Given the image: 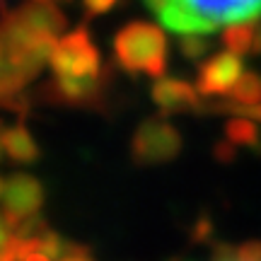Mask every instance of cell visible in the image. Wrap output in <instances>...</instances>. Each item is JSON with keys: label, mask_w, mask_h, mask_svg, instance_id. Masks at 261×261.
<instances>
[{"label": "cell", "mask_w": 261, "mask_h": 261, "mask_svg": "<svg viewBox=\"0 0 261 261\" xmlns=\"http://www.w3.org/2000/svg\"><path fill=\"white\" fill-rule=\"evenodd\" d=\"M227 99L237 104H261V77L256 73H242Z\"/></svg>", "instance_id": "cell-14"}, {"label": "cell", "mask_w": 261, "mask_h": 261, "mask_svg": "<svg viewBox=\"0 0 261 261\" xmlns=\"http://www.w3.org/2000/svg\"><path fill=\"white\" fill-rule=\"evenodd\" d=\"M256 32H259V22L256 19H244V22H232L223 27V46L227 51H232L237 56L252 54L254 44H256Z\"/></svg>", "instance_id": "cell-12"}, {"label": "cell", "mask_w": 261, "mask_h": 261, "mask_svg": "<svg viewBox=\"0 0 261 261\" xmlns=\"http://www.w3.org/2000/svg\"><path fill=\"white\" fill-rule=\"evenodd\" d=\"M145 5L177 34H211L232 22L261 19V0H145Z\"/></svg>", "instance_id": "cell-1"}, {"label": "cell", "mask_w": 261, "mask_h": 261, "mask_svg": "<svg viewBox=\"0 0 261 261\" xmlns=\"http://www.w3.org/2000/svg\"><path fill=\"white\" fill-rule=\"evenodd\" d=\"M46 3H54V0H46Z\"/></svg>", "instance_id": "cell-27"}, {"label": "cell", "mask_w": 261, "mask_h": 261, "mask_svg": "<svg viewBox=\"0 0 261 261\" xmlns=\"http://www.w3.org/2000/svg\"><path fill=\"white\" fill-rule=\"evenodd\" d=\"M10 237H12V232H10V225H8V220H5V215L0 213V249L10 242Z\"/></svg>", "instance_id": "cell-22"}, {"label": "cell", "mask_w": 261, "mask_h": 261, "mask_svg": "<svg viewBox=\"0 0 261 261\" xmlns=\"http://www.w3.org/2000/svg\"><path fill=\"white\" fill-rule=\"evenodd\" d=\"M213 158L218 160V162H232V160L237 158L234 143H230L227 138L220 140V143H215V145H213Z\"/></svg>", "instance_id": "cell-19"}, {"label": "cell", "mask_w": 261, "mask_h": 261, "mask_svg": "<svg viewBox=\"0 0 261 261\" xmlns=\"http://www.w3.org/2000/svg\"><path fill=\"white\" fill-rule=\"evenodd\" d=\"M211 237H213V220H211V218H205V215H201V218H198V223L194 225L191 240H194L196 244H203V242H208Z\"/></svg>", "instance_id": "cell-18"}, {"label": "cell", "mask_w": 261, "mask_h": 261, "mask_svg": "<svg viewBox=\"0 0 261 261\" xmlns=\"http://www.w3.org/2000/svg\"><path fill=\"white\" fill-rule=\"evenodd\" d=\"M225 138L234 145H259V126L254 119L247 116H232L225 123Z\"/></svg>", "instance_id": "cell-13"}, {"label": "cell", "mask_w": 261, "mask_h": 261, "mask_svg": "<svg viewBox=\"0 0 261 261\" xmlns=\"http://www.w3.org/2000/svg\"><path fill=\"white\" fill-rule=\"evenodd\" d=\"M0 39H3V61L24 73L29 80H34L41 68L51 61L54 46L58 37L44 34L39 29L29 27L24 19L17 15V10L3 8L0 15Z\"/></svg>", "instance_id": "cell-3"}, {"label": "cell", "mask_w": 261, "mask_h": 261, "mask_svg": "<svg viewBox=\"0 0 261 261\" xmlns=\"http://www.w3.org/2000/svg\"><path fill=\"white\" fill-rule=\"evenodd\" d=\"M116 3H119V0H83L87 17H97V15H104V12H109V10H112Z\"/></svg>", "instance_id": "cell-20"}, {"label": "cell", "mask_w": 261, "mask_h": 261, "mask_svg": "<svg viewBox=\"0 0 261 261\" xmlns=\"http://www.w3.org/2000/svg\"><path fill=\"white\" fill-rule=\"evenodd\" d=\"M3 189H5V181L0 179V196H3Z\"/></svg>", "instance_id": "cell-26"}, {"label": "cell", "mask_w": 261, "mask_h": 261, "mask_svg": "<svg viewBox=\"0 0 261 261\" xmlns=\"http://www.w3.org/2000/svg\"><path fill=\"white\" fill-rule=\"evenodd\" d=\"M234 261H261V240H249L234 247Z\"/></svg>", "instance_id": "cell-17"}, {"label": "cell", "mask_w": 261, "mask_h": 261, "mask_svg": "<svg viewBox=\"0 0 261 261\" xmlns=\"http://www.w3.org/2000/svg\"><path fill=\"white\" fill-rule=\"evenodd\" d=\"M3 56H5V51H3V39H0V63H3Z\"/></svg>", "instance_id": "cell-25"}, {"label": "cell", "mask_w": 261, "mask_h": 261, "mask_svg": "<svg viewBox=\"0 0 261 261\" xmlns=\"http://www.w3.org/2000/svg\"><path fill=\"white\" fill-rule=\"evenodd\" d=\"M152 102L158 104L162 114H179V112H196L201 109V92L191 83L181 77H158L152 83Z\"/></svg>", "instance_id": "cell-9"}, {"label": "cell", "mask_w": 261, "mask_h": 261, "mask_svg": "<svg viewBox=\"0 0 261 261\" xmlns=\"http://www.w3.org/2000/svg\"><path fill=\"white\" fill-rule=\"evenodd\" d=\"M48 65L56 77H94L107 68L87 27H77L58 39Z\"/></svg>", "instance_id": "cell-5"}, {"label": "cell", "mask_w": 261, "mask_h": 261, "mask_svg": "<svg viewBox=\"0 0 261 261\" xmlns=\"http://www.w3.org/2000/svg\"><path fill=\"white\" fill-rule=\"evenodd\" d=\"M114 58L123 73L158 80L167 70V37L155 22H128L114 37Z\"/></svg>", "instance_id": "cell-2"}, {"label": "cell", "mask_w": 261, "mask_h": 261, "mask_svg": "<svg viewBox=\"0 0 261 261\" xmlns=\"http://www.w3.org/2000/svg\"><path fill=\"white\" fill-rule=\"evenodd\" d=\"M3 148H5V155L12 162H19V165H32V162H37L41 158L37 140H34V136L29 133L24 123L5 126V130H3Z\"/></svg>", "instance_id": "cell-11"}, {"label": "cell", "mask_w": 261, "mask_h": 261, "mask_svg": "<svg viewBox=\"0 0 261 261\" xmlns=\"http://www.w3.org/2000/svg\"><path fill=\"white\" fill-rule=\"evenodd\" d=\"M3 130L5 128H0V162H3V155H5V148H3Z\"/></svg>", "instance_id": "cell-24"}, {"label": "cell", "mask_w": 261, "mask_h": 261, "mask_svg": "<svg viewBox=\"0 0 261 261\" xmlns=\"http://www.w3.org/2000/svg\"><path fill=\"white\" fill-rule=\"evenodd\" d=\"M46 191L44 184L29 172H15L5 179L3 189V215L5 218H24V215L41 213Z\"/></svg>", "instance_id": "cell-7"}, {"label": "cell", "mask_w": 261, "mask_h": 261, "mask_svg": "<svg viewBox=\"0 0 261 261\" xmlns=\"http://www.w3.org/2000/svg\"><path fill=\"white\" fill-rule=\"evenodd\" d=\"M17 15L27 22L29 27L39 29L44 34H54V37H58L68 27L65 15L54 3H46V0H27L24 5L17 8Z\"/></svg>", "instance_id": "cell-10"}, {"label": "cell", "mask_w": 261, "mask_h": 261, "mask_svg": "<svg viewBox=\"0 0 261 261\" xmlns=\"http://www.w3.org/2000/svg\"><path fill=\"white\" fill-rule=\"evenodd\" d=\"M254 54L261 56V24H259V32H256V44H254Z\"/></svg>", "instance_id": "cell-23"}, {"label": "cell", "mask_w": 261, "mask_h": 261, "mask_svg": "<svg viewBox=\"0 0 261 261\" xmlns=\"http://www.w3.org/2000/svg\"><path fill=\"white\" fill-rule=\"evenodd\" d=\"M112 77V68H104V73L94 77H56L39 87L34 99L51 104H68V107H97L107 97V87Z\"/></svg>", "instance_id": "cell-6"}, {"label": "cell", "mask_w": 261, "mask_h": 261, "mask_svg": "<svg viewBox=\"0 0 261 261\" xmlns=\"http://www.w3.org/2000/svg\"><path fill=\"white\" fill-rule=\"evenodd\" d=\"M177 46L179 54L187 58L189 63H201L211 51V41L205 39V34H181Z\"/></svg>", "instance_id": "cell-15"}, {"label": "cell", "mask_w": 261, "mask_h": 261, "mask_svg": "<svg viewBox=\"0 0 261 261\" xmlns=\"http://www.w3.org/2000/svg\"><path fill=\"white\" fill-rule=\"evenodd\" d=\"M181 133L167 121L165 114L150 116L140 123L130 138V158L140 167H155L179 158L181 152Z\"/></svg>", "instance_id": "cell-4"}, {"label": "cell", "mask_w": 261, "mask_h": 261, "mask_svg": "<svg viewBox=\"0 0 261 261\" xmlns=\"http://www.w3.org/2000/svg\"><path fill=\"white\" fill-rule=\"evenodd\" d=\"M24 254H27L24 240L12 234V237H10V242L0 249V261H24Z\"/></svg>", "instance_id": "cell-16"}, {"label": "cell", "mask_w": 261, "mask_h": 261, "mask_svg": "<svg viewBox=\"0 0 261 261\" xmlns=\"http://www.w3.org/2000/svg\"><path fill=\"white\" fill-rule=\"evenodd\" d=\"M242 73V58L232 51H220L198 65L196 87L201 97H227Z\"/></svg>", "instance_id": "cell-8"}, {"label": "cell", "mask_w": 261, "mask_h": 261, "mask_svg": "<svg viewBox=\"0 0 261 261\" xmlns=\"http://www.w3.org/2000/svg\"><path fill=\"white\" fill-rule=\"evenodd\" d=\"M58 261H94L92 254H90V249L87 247H83V244H68V252L61 256Z\"/></svg>", "instance_id": "cell-21"}]
</instances>
